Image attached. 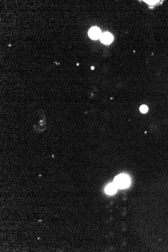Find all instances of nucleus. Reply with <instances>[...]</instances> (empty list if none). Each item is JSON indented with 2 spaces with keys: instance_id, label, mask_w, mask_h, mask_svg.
<instances>
[{
  "instance_id": "4",
  "label": "nucleus",
  "mask_w": 168,
  "mask_h": 252,
  "mask_svg": "<svg viewBox=\"0 0 168 252\" xmlns=\"http://www.w3.org/2000/svg\"><path fill=\"white\" fill-rule=\"evenodd\" d=\"M118 188L115 186V185L113 184H110L108 185L105 188V192L107 194L109 195L114 194L116 193Z\"/></svg>"
},
{
  "instance_id": "3",
  "label": "nucleus",
  "mask_w": 168,
  "mask_h": 252,
  "mask_svg": "<svg viewBox=\"0 0 168 252\" xmlns=\"http://www.w3.org/2000/svg\"><path fill=\"white\" fill-rule=\"evenodd\" d=\"M100 40L103 44H109L113 42V36L111 33L108 32H106L104 33H102Z\"/></svg>"
},
{
  "instance_id": "1",
  "label": "nucleus",
  "mask_w": 168,
  "mask_h": 252,
  "mask_svg": "<svg viewBox=\"0 0 168 252\" xmlns=\"http://www.w3.org/2000/svg\"><path fill=\"white\" fill-rule=\"evenodd\" d=\"M130 182V179L128 176L121 174L115 178L113 183L118 189H124L129 187Z\"/></svg>"
},
{
  "instance_id": "6",
  "label": "nucleus",
  "mask_w": 168,
  "mask_h": 252,
  "mask_svg": "<svg viewBox=\"0 0 168 252\" xmlns=\"http://www.w3.org/2000/svg\"><path fill=\"white\" fill-rule=\"evenodd\" d=\"M94 68L93 66H92L91 69H92V70H94Z\"/></svg>"
},
{
  "instance_id": "2",
  "label": "nucleus",
  "mask_w": 168,
  "mask_h": 252,
  "mask_svg": "<svg viewBox=\"0 0 168 252\" xmlns=\"http://www.w3.org/2000/svg\"><path fill=\"white\" fill-rule=\"evenodd\" d=\"M89 36L92 40H97L101 37L102 33L101 30L98 27H92L89 31Z\"/></svg>"
},
{
  "instance_id": "5",
  "label": "nucleus",
  "mask_w": 168,
  "mask_h": 252,
  "mask_svg": "<svg viewBox=\"0 0 168 252\" xmlns=\"http://www.w3.org/2000/svg\"><path fill=\"white\" fill-rule=\"evenodd\" d=\"M140 111L142 113H146L148 111V107L146 105H142L140 107Z\"/></svg>"
}]
</instances>
